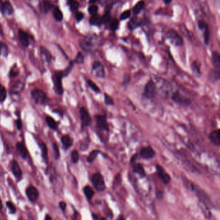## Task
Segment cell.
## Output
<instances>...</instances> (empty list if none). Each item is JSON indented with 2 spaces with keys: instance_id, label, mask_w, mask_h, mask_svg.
<instances>
[{
  "instance_id": "6da1fadb",
  "label": "cell",
  "mask_w": 220,
  "mask_h": 220,
  "mask_svg": "<svg viewBox=\"0 0 220 220\" xmlns=\"http://www.w3.org/2000/svg\"><path fill=\"white\" fill-rule=\"evenodd\" d=\"M31 97L37 104L46 105L50 101V98L42 89H34L31 91Z\"/></svg>"
},
{
  "instance_id": "7a4b0ae2",
  "label": "cell",
  "mask_w": 220,
  "mask_h": 220,
  "mask_svg": "<svg viewBox=\"0 0 220 220\" xmlns=\"http://www.w3.org/2000/svg\"><path fill=\"white\" fill-rule=\"evenodd\" d=\"M65 77L63 71H56L53 75V82L54 84V90L57 95L63 93V88L62 85V79Z\"/></svg>"
},
{
  "instance_id": "3957f363",
  "label": "cell",
  "mask_w": 220,
  "mask_h": 220,
  "mask_svg": "<svg viewBox=\"0 0 220 220\" xmlns=\"http://www.w3.org/2000/svg\"><path fill=\"white\" fill-rule=\"evenodd\" d=\"M156 85L152 80L148 81L145 86L143 95L148 99H153L156 93Z\"/></svg>"
},
{
  "instance_id": "277c9868",
  "label": "cell",
  "mask_w": 220,
  "mask_h": 220,
  "mask_svg": "<svg viewBox=\"0 0 220 220\" xmlns=\"http://www.w3.org/2000/svg\"><path fill=\"white\" fill-rule=\"evenodd\" d=\"M92 183L96 190L98 191H103L105 188V183L103 176L99 173H95L91 178Z\"/></svg>"
},
{
  "instance_id": "5b68a950",
  "label": "cell",
  "mask_w": 220,
  "mask_h": 220,
  "mask_svg": "<svg viewBox=\"0 0 220 220\" xmlns=\"http://www.w3.org/2000/svg\"><path fill=\"white\" fill-rule=\"evenodd\" d=\"M172 100L179 106H189L191 104V101L187 97L182 95L179 92L176 91L173 93L171 97Z\"/></svg>"
},
{
  "instance_id": "8992f818",
  "label": "cell",
  "mask_w": 220,
  "mask_h": 220,
  "mask_svg": "<svg viewBox=\"0 0 220 220\" xmlns=\"http://www.w3.org/2000/svg\"><path fill=\"white\" fill-rule=\"evenodd\" d=\"M167 38L169 40V41L176 47L182 46L183 44V41L182 37H181L178 32L174 30H169L166 34Z\"/></svg>"
},
{
  "instance_id": "52a82bcc",
  "label": "cell",
  "mask_w": 220,
  "mask_h": 220,
  "mask_svg": "<svg viewBox=\"0 0 220 220\" xmlns=\"http://www.w3.org/2000/svg\"><path fill=\"white\" fill-rule=\"evenodd\" d=\"M97 127L101 131L107 132L109 131V125L107 121V116L102 115H97L95 116Z\"/></svg>"
},
{
  "instance_id": "ba28073f",
  "label": "cell",
  "mask_w": 220,
  "mask_h": 220,
  "mask_svg": "<svg viewBox=\"0 0 220 220\" xmlns=\"http://www.w3.org/2000/svg\"><path fill=\"white\" fill-rule=\"evenodd\" d=\"M195 191L196 192L197 196L199 198V202H202V203L206 205V206L209 207L210 209L212 207L213 205L212 203L207 194H206L205 191H203L202 189L198 188V187H196Z\"/></svg>"
},
{
  "instance_id": "9c48e42d",
  "label": "cell",
  "mask_w": 220,
  "mask_h": 220,
  "mask_svg": "<svg viewBox=\"0 0 220 220\" xmlns=\"http://www.w3.org/2000/svg\"><path fill=\"white\" fill-rule=\"evenodd\" d=\"M80 119L81 121V125L83 127H87L91 124L92 119L90 115L88 110L85 107H81L80 109Z\"/></svg>"
},
{
  "instance_id": "30bf717a",
  "label": "cell",
  "mask_w": 220,
  "mask_h": 220,
  "mask_svg": "<svg viewBox=\"0 0 220 220\" xmlns=\"http://www.w3.org/2000/svg\"><path fill=\"white\" fill-rule=\"evenodd\" d=\"M92 71L96 77L99 78H103L105 76V72L103 64L100 61H95L92 64Z\"/></svg>"
},
{
  "instance_id": "8fae6325",
  "label": "cell",
  "mask_w": 220,
  "mask_h": 220,
  "mask_svg": "<svg viewBox=\"0 0 220 220\" xmlns=\"http://www.w3.org/2000/svg\"><path fill=\"white\" fill-rule=\"evenodd\" d=\"M140 157L145 160L151 159L154 157L156 153H155L153 148L151 146H146L141 149L139 152Z\"/></svg>"
},
{
  "instance_id": "7c38bea8",
  "label": "cell",
  "mask_w": 220,
  "mask_h": 220,
  "mask_svg": "<svg viewBox=\"0 0 220 220\" xmlns=\"http://www.w3.org/2000/svg\"><path fill=\"white\" fill-rule=\"evenodd\" d=\"M156 171H157L158 176L161 180H162V182L164 184H167L170 182L171 176L169 174L165 171V169L162 167L160 166L159 165H156Z\"/></svg>"
},
{
  "instance_id": "4fadbf2b",
  "label": "cell",
  "mask_w": 220,
  "mask_h": 220,
  "mask_svg": "<svg viewBox=\"0 0 220 220\" xmlns=\"http://www.w3.org/2000/svg\"><path fill=\"white\" fill-rule=\"evenodd\" d=\"M26 194L28 198L32 202L37 201L39 198V191L33 185H30L28 187L26 190Z\"/></svg>"
},
{
  "instance_id": "5bb4252c",
  "label": "cell",
  "mask_w": 220,
  "mask_h": 220,
  "mask_svg": "<svg viewBox=\"0 0 220 220\" xmlns=\"http://www.w3.org/2000/svg\"><path fill=\"white\" fill-rule=\"evenodd\" d=\"M11 170L16 178H17L18 180H21L22 178V171L17 161L14 160L12 162Z\"/></svg>"
},
{
  "instance_id": "9a60e30c",
  "label": "cell",
  "mask_w": 220,
  "mask_h": 220,
  "mask_svg": "<svg viewBox=\"0 0 220 220\" xmlns=\"http://www.w3.org/2000/svg\"><path fill=\"white\" fill-rule=\"evenodd\" d=\"M219 136H220V130L219 129L213 131L209 134V138L212 144H214L216 146H219L220 144Z\"/></svg>"
},
{
  "instance_id": "2e32d148",
  "label": "cell",
  "mask_w": 220,
  "mask_h": 220,
  "mask_svg": "<svg viewBox=\"0 0 220 220\" xmlns=\"http://www.w3.org/2000/svg\"><path fill=\"white\" fill-rule=\"evenodd\" d=\"M63 147L65 150H67L73 146V139L69 135H64L61 138Z\"/></svg>"
},
{
  "instance_id": "e0dca14e",
  "label": "cell",
  "mask_w": 220,
  "mask_h": 220,
  "mask_svg": "<svg viewBox=\"0 0 220 220\" xmlns=\"http://www.w3.org/2000/svg\"><path fill=\"white\" fill-rule=\"evenodd\" d=\"M0 9H1L3 14L8 15H12L13 12H14V9H13L12 6L9 1H6L4 3H2L0 5Z\"/></svg>"
},
{
  "instance_id": "ac0fdd59",
  "label": "cell",
  "mask_w": 220,
  "mask_h": 220,
  "mask_svg": "<svg viewBox=\"0 0 220 220\" xmlns=\"http://www.w3.org/2000/svg\"><path fill=\"white\" fill-rule=\"evenodd\" d=\"M18 37L19 42L25 47H27L29 44V36L25 33L24 31L22 30H19L18 32Z\"/></svg>"
},
{
  "instance_id": "d6986e66",
  "label": "cell",
  "mask_w": 220,
  "mask_h": 220,
  "mask_svg": "<svg viewBox=\"0 0 220 220\" xmlns=\"http://www.w3.org/2000/svg\"><path fill=\"white\" fill-rule=\"evenodd\" d=\"M24 86V83L21 81H19L10 88V93L11 94H18L23 91Z\"/></svg>"
},
{
  "instance_id": "ffe728a7",
  "label": "cell",
  "mask_w": 220,
  "mask_h": 220,
  "mask_svg": "<svg viewBox=\"0 0 220 220\" xmlns=\"http://www.w3.org/2000/svg\"><path fill=\"white\" fill-rule=\"evenodd\" d=\"M132 170L134 173L136 174H138L141 177H145L146 176V173L143 167L141 165V164L139 163H132Z\"/></svg>"
},
{
  "instance_id": "44dd1931",
  "label": "cell",
  "mask_w": 220,
  "mask_h": 220,
  "mask_svg": "<svg viewBox=\"0 0 220 220\" xmlns=\"http://www.w3.org/2000/svg\"><path fill=\"white\" fill-rule=\"evenodd\" d=\"M16 150H18V153H19V154L21 155V157L25 159L27 157L28 154V151L27 148H26L25 144L23 143V142H18L16 146Z\"/></svg>"
},
{
  "instance_id": "7402d4cb",
  "label": "cell",
  "mask_w": 220,
  "mask_h": 220,
  "mask_svg": "<svg viewBox=\"0 0 220 220\" xmlns=\"http://www.w3.org/2000/svg\"><path fill=\"white\" fill-rule=\"evenodd\" d=\"M209 79L210 82L214 83L219 81V71L216 69H212L210 70L209 73Z\"/></svg>"
},
{
  "instance_id": "603a6c76",
  "label": "cell",
  "mask_w": 220,
  "mask_h": 220,
  "mask_svg": "<svg viewBox=\"0 0 220 220\" xmlns=\"http://www.w3.org/2000/svg\"><path fill=\"white\" fill-rule=\"evenodd\" d=\"M212 63L213 64L216 68V70H219L220 69V56L219 54L216 51H214L212 52Z\"/></svg>"
},
{
  "instance_id": "cb8c5ba5",
  "label": "cell",
  "mask_w": 220,
  "mask_h": 220,
  "mask_svg": "<svg viewBox=\"0 0 220 220\" xmlns=\"http://www.w3.org/2000/svg\"><path fill=\"white\" fill-rule=\"evenodd\" d=\"M191 68L192 72L195 75H200L202 74L201 72V64L198 61H194L191 65Z\"/></svg>"
},
{
  "instance_id": "d4e9b609",
  "label": "cell",
  "mask_w": 220,
  "mask_h": 220,
  "mask_svg": "<svg viewBox=\"0 0 220 220\" xmlns=\"http://www.w3.org/2000/svg\"><path fill=\"white\" fill-rule=\"evenodd\" d=\"M141 25V20L138 17H133L128 23V28L131 30H134L139 27Z\"/></svg>"
},
{
  "instance_id": "484cf974",
  "label": "cell",
  "mask_w": 220,
  "mask_h": 220,
  "mask_svg": "<svg viewBox=\"0 0 220 220\" xmlns=\"http://www.w3.org/2000/svg\"><path fill=\"white\" fill-rule=\"evenodd\" d=\"M45 120H46L48 126L50 129H53V130H56L57 128V124L53 117H51L50 116H47L45 117Z\"/></svg>"
},
{
  "instance_id": "4316f807",
  "label": "cell",
  "mask_w": 220,
  "mask_h": 220,
  "mask_svg": "<svg viewBox=\"0 0 220 220\" xmlns=\"http://www.w3.org/2000/svg\"><path fill=\"white\" fill-rule=\"evenodd\" d=\"M40 149H41V156H42V158L45 161H47L48 160V149H47V146H46V144H45V143H42L40 144Z\"/></svg>"
},
{
  "instance_id": "83f0119b",
  "label": "cell",
  "mask_w": 220,
  "mask_h": 220,
  "mask_svg": "<svg viewBox=\"0 0 220 220\" xmlns=\"http://www.w3.org/2000/svg\"><path fill=\"white\" fill-rule=\"evenodd\" d=\"M199 207H200V208H201V209L202 210V212L204 214L205 216L207 218H211V212H210V208L209 207L202 203V202H199Z\"/></svg>"
},
{
  "instance_id": "f1b7e54d",
  "label": "cell",
  "mask_w": 220,
  "mask_h": 220,
  "mask_svg": "<svg viewBox=\"0 0 220 220\" xmlns=\"http://www.w3.org/2000/svg\"><path fill=\"white\" fill-rule=\"evenodd\" d=\"M40 50H41V55L45 57V59H46V61L49 63L50 62L52 59V55L50 53V51L46 48H45L43 47H41Z\"/></svg>"
},
{
  "instance_id": "f546056e",
  "label": "cell",
  "mask_w": 220,
  "mask_h": 220,
  "mask_svg": "<svg viewBox=\"0 0 220 220\" xmlns=\"http://www.w3.org/2000/svg\"><path fill=\"white\" fill-rule=\"evenodd\" d=\"M182 180L183 182L184 185L187 187V189L190 191H195L196 187H195L194 184H192L191 181H189L185 176H182Z\"/></svg>"
},
{
  "instance_id": "4dcf8cb0",
  "label": "cell",
  "mask_w": 220,
  "mask_h": 220,
  "mask_svg": "<svg viewBox=\"0 0 220 220\" xmlns=\"http://www.w3.org/2000/svg\"><path fill=\"white\" fill-rule=\"evenodd\" d=\"M100 151L99 150H93L91 153H90L88 156L87 158V161L89 163H92L95 160V159L98 157V155L100 154Z\"/></svg>"
},
{
  "instance_id": "1f68e13d",
  "label": "cell",
  "mask_w": 220,
  "mask_h": 220,
  "mask_svg": "<svg viewBox=\"0 0 220 220\" xmlns=\"http://www.w3.org/2000/svg\"><path fill=\"white\" fill-rule=\"evenodd\" d=\"M83 191H84V193H85V195L86 196V197L90 199H91L94 195V192L93 191V189L90 187V186L87 185V186H85V187H84L83 189Z\"/></svg>"
},
{
  "instance_id": "d6a6232c",
  "label": "cell",
  "mask_w": 220,
  "mask_h": 220,
  "mask_svg": "<svg viewBox=\"0 0 220 220\" xmlns=\"http://www.w3.org/2000/svg\"><path fill=\"white\" fill-rule=\"evenodd\" d=\"M7 92H6V88L3 86L2 84H0V103H3L7 96Z\"/></svg>"
},
{
  "instance_id": "836d02e7",
  "label": "cell",
  "mask_w": 220,
  "mask_h": 220,
  "mask_svg": "<svg viewBox=\"0 0 220 220\" xmlns=\"http://www.w3.org/2000/svg\"><path fill=\"white\" fill-rule=\"evenodd\" d=\"M87 82L88 86L92 89V91H94L96 93H100L101 90H100V88L98 86V85H97L95 82H94L90 80V79L87 80Z\"/></svg>"
},
{
  "instance_id": "e575fe53",
  "label": "cell",
  "mask_w": 220,
  "mask_h": 220,
  "mask_svg": "<svg viewBox=\"0 0 220 220\" xmlns=\"http://www.w3.org/2000/svg\"><path fill=\"white\" fill-rule=\"evenodd\" d=\"M144 6V2L143 1H140L138 3H136L134 8H133V12L135 14H137L138 13H139L141 12V10H142V9L143 8Z\"/></svg>"
},
{
  "instance_id": "d590c367",
  "label": "cell",
  "mask_w": 220,
  "mask_h": 220,
  "mask_svg": "<svg viewBox=\"0 0 220 220\" xmlns=\"http://www.w3.org/2000/svg\"><path fill=\"white\" fill-rule=\"evenodd\" d=\"M53 14H54V18L56 19L57 21H61L62 20V19H63V14H62L61 11L60 10L59 8H57V7L55 8V9H54V12H53Z\"/></svg>"
},
{
  "instance_id": "8d00e7d4",
  "label": "cell",
  "mask_w": 220,
  "mask_h": 220,
  "mask_svg": "<svg viewBox=\"0 0 220 220\" xmlns=\"http://www.w3.org/2000/svg\"><path fill=\"white\" fill-rule=\"evenodd\" d=\"M9 53V49L6 44L0 42V55L6 56Z\"/></svg>"
},
{
  "instance_id": "74e56055",
  "label": "cell",
  "mask_w": 220,
  "mask_h": 220,
  "mask_svg": "<svg viewBox=\"0 0 220 220\" xmlns=\"http://www.w3.org/2000/svg\"><path fill=\"white\" fill-rule=\"evenodd\" d=\"M70 157H71V160H72L73 164H77L78 162L80 157H79V153L77 150H73L72 153H71Z\"/></svg>"
},
{
  "instance_id": "f35d334b",
  "label": "cell",
  "mask_w": 220,
  "mask_h": 220,
  "mask_svg": "<svg viewBox=\"0 0 220 220\" xmlns=\"http://www.w3.org/2000/svg\"><path fill=\"white\" fill-rule=\"evenodd\" d=\"M101 18L98 14H94L90 19V23L92 25H96L100 23Z\"/></svg>"
},
{
  "instance_id": "ab89813d",
  "label": "cell",
  "mask_w": 220,
  "mask_h": 220,
  "mask_svg": "<svg viewBox=\"0 0 220 220\" xmlns=\"http://www.w3.org/2000/svg\"><path fill=\"white\" fill-rule=\"evenodd\" d=\"M111 12H106L105 14L103 15V16L102 17H101V20H100V23L102 24H105L107 23H108L110 20H111Z\"/></svg>"
},
{
  "instance_id": "60d3db41",
  "label": "cell",
  "mask_w": 220,
  "mask_h": 220,
  "mask_svg": "<svg viewBox=\"0 0 220 220\" xmlns=\"http://www.w3.org/2000/svg\"><path fill=\"white\" fill-rule=\"evenodd\" d=\"M104 101H105V103L108 106H111L114 104V100L112 98V97L110 96L109 95L107 94V93H104Z\"/></svg>"
},
{
  "instance_id": "b9f144b4",
  "label": "cell",
  "mask_w": 220,
  "mask_h": 220,
  "mask_svg": "<svg viewBox=\"0 0 220 220\" xmlns=\"http://www.w3.org/2000/svg\"><path fill=\"white\" fill-rule=\"evenodd\" d=\"M204 30H205L204 42L206 44H208L209 41V37H210V31H209V28L208 26Z\"/></svg>"
},
{
  "instance_id": "7bdbcfd3",
  "label": "cell",
  "mask_w": 220,
  "mask_h": 220,
  "mask_svg": "<svg viewBox=\"0 0 220 220\" xmlns=\"http://www.w3.org/2000/svg\"><path fill=\"white\" fill-rule=\"evenodd\" d=\"M74 62L77 64H83L84 63V56L81 52L77 53Z\"/></svg>"
},
{
  "instance_id": "ee69618b",
  "label": "cell",
  "mask_w": 220,
  "mask_h": 220,
  "mask_svg": "<svg viewBox=\"0 0 220 220\" xmlns=\"http://www.w3.org/2000/svg\"><path fill=\"white\" fill-rule=\"evenodd\" d=\"M53 150L54 151L56 159H58L60 158V152L59 146H58V145L56 143L53 144Z\"/></svg>"
},
{
  "instance_id": "f6af8a7d",
  "label": "cell",
  "mask_w": 220,
  "mask_h": 220,
  "mask_svg": "<svg viewBox=\"0 0 220 220\" xmlns=\"http://www.w3.org/2000/svg\"><path fill=\"white\" fill-rule=\"evenodd\" d=\"M131 15V10H126L122 13L120 16L121 20H125V19L128 18Z\"/></svg>"
},
{
  "instance_id": "bcb514c9",
  "label": "cell",
  "mask_w": 220,
  "mask_h": 220,
  "mask_svg": "<svg viewBox=\"0 0 220 220\" xmlns=\"http://www.w3.org/2000/svg\"><path fill=\"white\" fill-rule=\"evenodd\" d=\"M118 25H119V21L118 19H114L111 23V29L113 31L116 30L118 28Z\"/></svg>"
},
{
  "instance_id": "7dc6e473",
  "label": "cell",
  "mask_w": 220,
  "mask_h": 220,
  "mask_svg": "<svg viewBox=\"0 0 220 220\" xmlns=\"http://www.w3.org/2000/svg\"><path fill=\"white\" fill-rule=\"evenodd\" d=\"M53 8V3L50 1H46L44 3V9L45 12L50 11Z\"/></svg>"
},
{
  "instance_id": "c3c4849f",
  "label": "cell",
  "mask_w": 220,
  "mask_h": 220,
  "mask_svg": "<svg viewBox=\"0 0 220 220\" xmlns=\"http://www.w3.org/2000/svg\"><path fill=\"white\" fill-rule=\"evenodd\" d=\"M6 205H7L8 208L9 209L11 213H12V214H14V213L16 212V208L15 205L13 204V203H12L10 202H6Z\"/></svg>"
},
{
  "instance_id": "681fc988",
  "label": "cell",
  "mask_w": 220,
  "mask_h": 220,
  "mask_svg": "<svg viewBox=\"0 0 220 220\" xmlns=\"http://www.w3.org/2000/svg\"><path fill=\"white\" fill-rule=\"evenodd\" d=\"M18 74H19V70L16 68H14V66H13L10 71V77H16V76L18 75Z\"/></svg>"
},
{
  "instance_id": "f907efd6",
  "label": "cell",
  "mask_w": 220,
  "mask_h": 220,
  "mask_svg": "<svg viewBox=\"0 0 220 220\" xmlns=\"http://www.w3.org/2000/svg\"><path fill=\"white\" fill-rule=\"evenodd\" d=\"M98 6H96V5H92L90 6V7L88 8V12L90 13V14L91 15H94V14H96L97 12H98Z\"/></svg>"
},
{
  "instance_id": "816d5d0a",
  "label": "cell",
  "mask_w": 220,
  "mask_h": 220,
  "mask_svg": "<svg viewBox=\"0 0 220 220\" xmlns=\"http://www.w3.org/2000/svg\"><path fill=\"white\" fill-rule=\"evenodd\" d=\"M70 9L72 10H76L78 9L80 4L77 1H72L70 3Z\"/></svg>"
},
{
  "instance_id": "f5cc1de1",
  "label": "cell",
  "mask_w": 220,
  "mask_h": 220,
  "mask_svg": "<svg viewBox=\"0 0 220 220\" xmlns=\"http://www.w3.org/2000/svg\"><path fill=\"white\" fill-rule=\"evenodd\" d=\"M207 25H206V23L204 21H199L198 22V27L200 29L202 30H203L205 29L206 27H207Z\"/></svg>"
},
{
  "instance_id": "db71d44e",
  "label": "cell",
  "mask_w": 220,
  "mask_h": 220,
  "mask_svg": "<svg viewBox=\"0 0 220 220\" xmlns=\"http://www.w3.org/2000/svg\"><path fill=\"white\" fill-rule=\"evenodd\" d=\"M16 127L18 128V130H20L22 128V122L20 119H17L16 120Z\"/></svg>"
},
{
  "instance_id": "11a10c76",
  "label": "cell",
  "mask_w": 220,
  "mask_h": 220,
  "mask_svg": "<svg viewBox=\"0 0 220 220\" xmlns=\"http://www.w3.org/2000/svg\"><path fill=\"white\" fill-rule=\"evenodd\" d=\"M84 18V14L82 12H77L76 14V19L78 21H80L81 20Z\"/></svg>"
},
{
  "instance_id": "9f6ffc18",
  "label": "cell",
  "mask_w": 220,
  "mask_h": 220,
  "mask_svg": "<svg viewBox=\"0 0 220 220\" xmlns=\"http://www.w3.org/2000/svg\"><path fill=\"white\" fill-rule=\"evenodd\" d=\"M60 207L62 211H65L66 208V203L64 202H61L60 203Z\"/></svg>"
},
{
  "instance_id": "6f0895ef",
  "label": "cell",
  "mask_w": 220,
  "mask_h": 220,
  "mask_svg": "<svg viewBox=\"0 0 220 220\" xmlns=\"http://www.w3.org/2000/svg\"><path fill=\"white\" fill-rule=\"evenodd\" d=\"M164 2L167 5H169L172 2V0H164Z\"/></svg>"
},
{
  "instance_id": "680465c9",
  "label": "cell",
  "mask_w": 220,
  "mask_h": 220,
  "mask_svg": "<svg viewBox=\"0 0 220 220\" xmlns=\"http://www.w3.org/2000/svg\"><path fill=\"white\" fill-rule=\"evenodd\" d=\"M45 220H52V218L49 215H47L45 216Z\"/></svg>"
},
{
  "instance_id": "91938a15",
  "label": "cell",
  "mask_w": 220,
  "mask_h": 220,
  "mask_svg": "<svg viewBox=\"0 0 220 220\" xmlns=\"http://www.w3.org/2000/svg\"><path fill=\"white\" fill-rule=\"evenodd\" d=\"M116 220H125V219H124V216L121 215Z\"/></svg>"
},
{
  "instance_id": "94428289",
  "label": "cell",
  "mask_w": 220,
  "mask_h": 220,
  "mask_svg": "<svg viewBox=\"0 0 220 220\" xmlns=\"http://www.w3.org/2000/svg\"><path fill=\"white\" fill-rule=\"evenodd\" d=\"M97 1H98V0H89V3L92 4V3H96Z\"/></svg>"
},
{
  "instance_id": "6125c7cd",
  "label": "cell",
  "mask_w": 220,
  "mask_h": 220,
  "mask_svg": "<svg viewBox=\"0 0 220 220\" xmlns=\"http://www.w3.org/2000/svg\"><path fill=\"white\" fill-rule=\"evenodd\" d=\"M2 208H3V204H2V202L1 199H0V210H1Z\"/></svg>"
},
{
  "instance_id": "be15d7a7",
  "label": "cell",
  "mask_w": 220,
  "mask_h": 220,
  "mask_svg": "<svg viewBox=\"0 0 220 220\" xmlns=\"http://www.w3.org/2000/svg\"><path fill=\"white\" fill-rule=\"evenodd\" d=\"M101 220H106V219H104V218H102V219H101Z\"/></svg>"
},
{
  "instance_id": "e7e4bbea",
  "label": "cell",
  "mask_w": 220,
  "mask_h": 220,
  "mask_svg": "<svg viewBox=\"0 0 220 220\" xmlns=\"http://www.w3.org/2000/svg\"><path fill=\"white\" fill-rule=\"evenodd\" d=\"M69 1H73V0H69Z\"/></svg>"
}]
</instances>
